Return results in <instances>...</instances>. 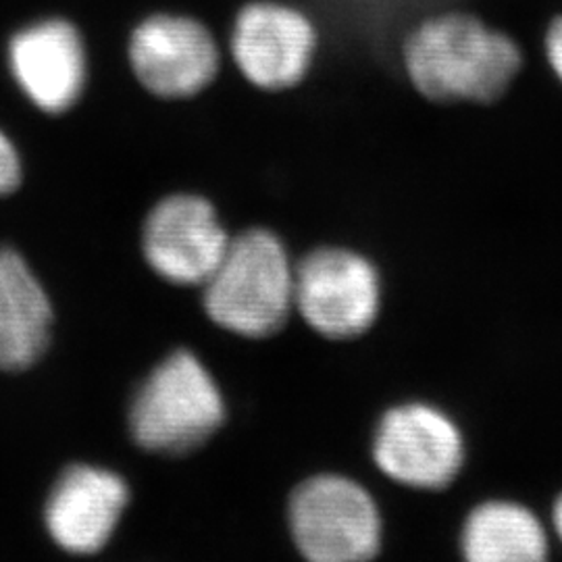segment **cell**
Instances as JSON below:
<instances>
[{
  "mask_svg": "<svg viewBox=\"0 0 562 562\" xmlns=\"http://www.w3.org/2000/svg\"><path fill=\"white\" fill-rule=\"evenodd\" d=\"M525 63V48L510 32L462 9L425 15L401 42L404 78L438 104L498 102L519 80Z\"/></svg>",
  "mask_w": 562,
  "mask_h": 562,
  "instance_id": "6da1fadb",
  "label": "cell"
},
{
  "mask_svg": "<svg viewBox=\"0 0 562 562\" xmlns=\"http://www.w3.org/2000/svg\"><path fill=\"white\" fill-rule=\"evenodd\" d=\"M294 271L276 234L244 232L202 283L206 315L236 336L269 338L294 308Z\"/></svg>",
  "mask_w": 562,
  "mask_h": 562,
  "instance_id": "7a4b0ae2",
  "label": "cell"
},
{
  "mask_svg": "<svg viewBox=\"0 0 562 562\" xmlns=\"http://www.w3.org/2000/svg\"><path fill=\"white\" fill-rule=\"evenodd\" d=\"M322 27L292 0H246L227 32V55L252 88L267 94L296 90L322 55Z\"/></svg>",
  "mask_w": 562,
  "mask_h": 562,
  "instance_id": "3957f363",
  "label": "cell"
},
{
  "mask_svg": "<svg viewBox=\"0 0 562 562\" xmlns=\"http://www.w3.org/2000/svg\"><path fill=\"white\" fill-rule=\"evenodd\" d=\"M225 419L222 392L192 352L178 350L155 369L132 404L136 442L157 454H186L206 442Z\"/></svg>",
  "mask_w": 562,
  "mask_h": 562,
  "instance_id": "277c9868",
  "label": "cell"
},
{
  "mask_svg": "<svg viewBox=\"0 0 562 562\" xmlns=\"http://www.w3.org/2000/svg\"><path fill=\"white\" fill-rule=\"evenodd\" d=\"M290 531L313 562L369 561L382 546V517L371 494L340 475L301 483L290 501Z\"/></svg>",
  "mask_w": 562,
  "mask_h": 562,
  "instance_id": "5b68a950",
  "label": "cell"
},
{
  "mask_svg": "<svg viewBox=\"0 0 562 562\" xmlns=\"http://www.w3.org/2000/svg\"><path fill=\"white\" fill-rule=\"evenodd\" d=\"M134 76L167 101L194 99L223 67V46L204 21L188 13H155L142 20L127 44Z\"/></svg>",
  "mask_w": 562,
  "mask_h": 562,
  "instance_id": "8992f818",
  "label": "cell"
},
{
  "mask_svg": "<svg viewBox=\"0 0 562 562\" xmlns=\"http://www.w3.org/2000/svg\"><path fill=\"white\" fill-rule=\"evenodd\" d=\"M380 306V276L352 250L319 248L294 271V308L325 338L361 336L378 319Z\"/></svg>",
  "mask_w": 562,
  "mask_h": 562,
  "instance_id": "52a82bcc",
  "label": "cell"
},
{
  "mask_svg": "<svg viewBox=\"0 0 562 562\" xmlns=\"http://www.w3.org/2000/svg\"><path fill=\"white\" fill-rule=\"evenodd\" d=\"M373 459L394 482L415 490H442L464 462V442L454 422L429 404H402L383 415Z\"/></svg>",
  "mask_w": 562,
  "mask_h": 562,
  "instance_id": "ba28073f",
  "label": "cell"
},
{
  "mask_svg": "<svg viewBox=\"0 0 562 562\" xmlns=\"http://www.w3.org/2000/svg\"><path fill=\"white\" fill-rule=\"evenodd\" d=\"M229 246L215 206L194 194L159 202L144 225L142 248L162 280L202 285L213 276Z\"/></svg>",
  "mask_w": 562,
  "mask_h": 562,
  "instance_id": "9c48e42d",
  "label": "cell"
},
{
  "mask_svg": "<svg viewBox=\"0 0 562 562\" xmlns=\"http://www.w3.org/2000/svg\"><path fill=\"white\" fill-rule=\"evenodd\" d=\"M7 55L21 92L44 113H65L80 101L88 57L80 30L71 21L48 18L21 27Z\"/></svg>",
  "mask_w": 562,
  "mask_h": 562,
  "instance_id": "30bf717a",
  "label": "cell"
},
{
  "mask_svg": "<svg viewBox=\"0 0 562 562\" xmlns=\"http://www.w3.org/2000/svg\"><path fill=\"white\" fill-rule=\"evenodd\" d=\"M127 498L120 475L97 467H71L46 506L48 533L71 554H94L117 529Z\"/></svg>",
  "mask_w": 562,
  "mask_h": 562,
  "instance_id": "8fae6325",
  "label": "cell"
},
{
  "mask_svg": "<svg viewBox=\"0 0 562 562\" xmlns=\"http://www.w3.org/2000/svg\"><path fill=\"white\" fill-rule=\"evenodd\" d=\"M53 327L50 301L15 250H0V371L41 359Z\"/></svg>",
  "mask_w": 562,
  "mask_h": 562,
  "instance_id": "7c38bea8",
  "label": "cell"
},
{
  "mask_svg": "<svg viewBox=\"0 0 562 562\" xmlns=\"http://www.w3.org/2000/svg\"><path fill=\"white\" fill-rule=\"evenodd\" d=\"M462 554L473 562H538L548 554L540 519L521 504L477 506L462 529Z\"/></svg>",
  "mask_w": 562,
  "mask_h": 562,
  "instance_id": "4fadbf2b",
  "label": "cell"
},
{
  "mask_svg": "<svg viewBox=\"0 0 562 562\" xmlns=\"http://www.w3.org/2000/svg\"><path fill=\"white\" fill-rule=\"evenodd\" d=\"M21 181V161L18 148L0 130V196L13 192Z\"/></svg>",
  "mask_w": 562,
  "mask_h": 562,
  "instance_id": "5bb4252c",
  "label": "cell"
},
{
  "mask_svg": "<svg viewBox=\"0 0 562 562\" xmlns=\"http://www.w3.org/2000/svg\"><path fill=\"white\" fill-rule=\"evenodd\" d=\"M543 60L562 86V11L548 21L542 34Z\"/></svg>",
  "mask_w": 562,
  "mask_h": 562,
  "instance_id": "9a60e30c",
  "label": "cell"
},
{
  "mask_svg": "<svg viewBox=\"0 0 562 562\" xmlns=\"http://www.w3.org/2000/svg\"><path fill=\"white\" fill-rule=\"evenodd\" d=\"M554 529H557L562 542V496L554 504Z\"/></svg>",
  "mask_w": 562,
  "mask_h": 562,
  "instance_id": "2e32d148",
  "label": "cell"
}]
</instances>
